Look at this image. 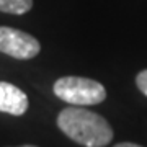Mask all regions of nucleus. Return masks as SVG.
<instances>
[{"label":"nucleus","mask_w":147,"mask_h":147,"mask_svg":"<svg viewBox=\"0 0 147 147\" xmlns=\"http://www.w3.org/2000/svg\"><path fill=\"white\" fill-rule=\"evenodd\" d=\"M115 147H142V146L134 144V142H119V144H116Z\"/></svg>","instance_id":"obj_7"},{"label":"nucleus","mask_w":147,"mask_h":147,"mask_svg":"<svg viewBox=\"0 0 147 147\" xmlns=\"http://www.w3.org/2000/svg\"><path fill=\"white\" fill-rule=\"evenodd\" d=\"M33 0H0V11L11 15H23L31 10Z\"/></svg>","instance_id":"obj_5"},{"label":"nucleus","mask_w":147,"mask_h":147,"mask_svg":"<svg viewBox=\"0 0 147 147\" xmlns=\"http://www.w3.org/2000/svg\"><path fill=\"white\" fill-rule=\"evenodd\" d=\"M28 96L16 85L0 82V111L11 116H21L28 110Z\"/></svg>","instance_id":"obj_4"},{"label":"nucleus","mask_w":147,"mask_h":147,"mask_svg":"<svg viewBox=\"0 0 147 147\" xmlns=\"http://www.w3.org/2000/svg\"><path fill=\"white\" fill-rule=\"evenodd\" d=\"M53 90L57 98L75 106L100 105L106 98L105 87L96 80L85 77H61L56 80Z\"/></svg>","instance_id":"obj_2"},{"label":"nucleus","mask_w":147,"mask_h":147,"mask_svg":"<svg viewBox=\"0 0 147 147\" xmlns=\"http://www.w3.org/2000/svg\"><path fill=\"white\" fill-rule=\"evenodd\" d=\"M41 51V44L34 36L10 26H0V53L15 59H33Z\"/></svg>","instance_id":"obj_3"},{"label":"nucleus","mask_w":147,"mask_h":147,"mask_svg":"<svg viewBox=\"0 0 147 147\" xmlns=\"http://www.w3.org/2000/svg\"><path fill=\"white\" fill-rule=\"evenodd\" d=\"M57 127L69 139L85 147H105L113 139L110 123L82 106L64 108L57 116Z\"/></svg>","instance_id":"obj_1"},{"label":"nucleus","mask_w":147,"mask_h":147,"mask_svg":"<svg viewBox=\"0 0 147 147\" xmlns=\"http://www.w3.org/2000/svg\"><path fill=\"white\" fill-rule=\"evenodd\" d=\"M136 85H137V88H139L142 93L147 96V69L137 74V77H136Z\"/></svg>","instance_id":"obj_6"},{"label":"nucleus","mask_w":147,"mask_h":147,"mask_svg":"<svg viewBox=\"0 0 147 147\" xmlns=\"http://www.w3.org/2000/svg\"><path fill=\"white\" fill-rule=\"evenodd\" d=\"M18 147H36V146H31V144H25V146H18Z\"/></svg>","instance_id":"obj_8"}]
</instances>
